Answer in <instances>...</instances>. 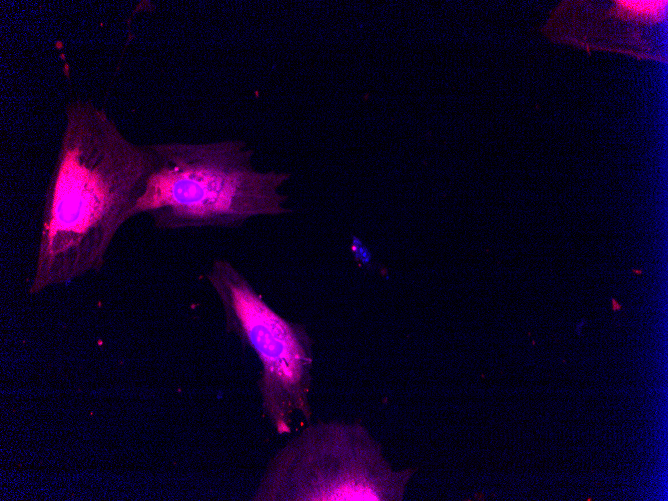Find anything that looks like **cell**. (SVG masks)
<instances>
[{"label": "cell", "mask_w": 668, "mask_h": 501, "mask_svg": "<svg viewBox=\"0 0 668 501\" xmlns=\"http://www.w3.org/2000/svg\"><path fill=\"white\" fill-rule=\"evenodd\" d=\"M64 114L30 294L102 269L151 169L149 145L127 138L104 108L76 99Z\"/></svg>", "instance_id": "obj_1"}, {"label": "cell", "mask_w": 668, "mask_h": 501, "mask_svg": "<svg viewBox=\"0 0 668 501\" xmlns=\"http://www.w3.org/2000/svg\"><path fill=\"white\" fill-rule=\"evenodd\" d=\"M151 169L135 216L148 215L158 230L235 228L259 216L291 212L280 191L286 171H262L240 139L149 144Z\"/></svg>", "instance_id": "obj_2"}, {"label": "cell", "mask_w": 668, "mask_h": 501, "mask_svg": "<svg viewBox=\"0 0 668 501\" xmlns=\"http://www.w3.org/2000/svg\"><path fill=\"white\" fill-rule=\"evenodd\" d=\"M414 473L395 469L361 423L321 421L276 452L252 500L401 501Z\"/></svg>", "instance_id": "obj_3"}, {"label": "cell", "mask_w": 668, "mask_h": 501, "mask_svg": "<svg viewBox=\"0 0 668 501\" xmlns=\"http://www.w3.org/2000/svg\"><path fill=\"white\" fill-rule=\"evenodd\" d=\"M206 278L221 302L226 330L250 347L261 364L262 409L279 435L292 431L312 408V344L303 326L275 312L228 260L216 259Z\"/></svg>", "instance_id": "obj_4"}, {"label": "cell", "mask_w": 668, "mask_h": 501, "mask_svg": "<svg viewBox=\"0 0 668 501\" xmlns=\"http://www.w3.org/2000/svg\"><path fill=\"white\" fill-rule=\"evenodd\" d=\"M666 14L667 1H564L552 12L543 32L552 40L589 50L653 59L642 29L665 20Z\"/></svg>", "instance_id": "obj_5"}, {"label": "cell", "mask_w": 668, "mask_h": 501, "mask_svg": "<svg viewBox=\"0 0 668 501\" xmlns=\"http://www.w3.org/2000/svg\"><path fill=\"white\" fill-rule=\"evenodd\" d=\"M612 308L614 311H618L622 309V306L618 304L614 298H612Z\"/></svg>", "instance_id": "obj_6"}]
</instances>
